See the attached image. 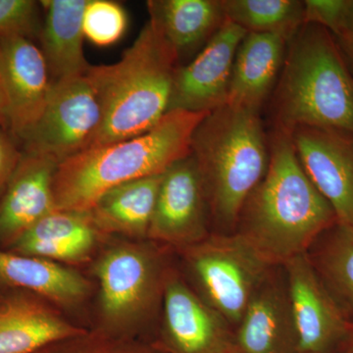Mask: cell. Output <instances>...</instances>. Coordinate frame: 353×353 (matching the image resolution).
<instances>
[{
    "instance_id": "21",
    "label": "cell",
    "mask_w": 353,
    "mask_h": 353,
    "mask_svg": "<svg viewBox=\"0 0 353 353\" xmlns=\"http://www.w3.org/2000/svg\"><path fill=\"white\" fill-rule=\"evenodd\" d=\"M88 0H44L39 29L41 50L52 82L87 73L92 65L83 53V17Z\"/></svg>"
},
{
    "instance_id": "33",
    "label": "cell",
    "mask_w": 353,
    "mask_h": 353,
    "mask_svg": "<svg viewBox=\"0 0 353 353\" xmlns=\"http://www.w3.org/2000/svg\"><path fill=\"white\" fill-rule=\"evenodd\" d=\"M343 352L353 353V331L352 336H350V341H348L347 347H345V350L341 353Z\"/></svg>"
},
{
    "instance_id": "18",
    "label": "cell",
    "mask_w": 353,
    "mask_h": 353,
    "mask_svg": "<svg viewBox=\"0 0 353 353\" xmlns=\"http://www.w3.org/2000/svg\"><path fill=\"white\" fill-rule=\"evenodd\" d=\"M106 238L88 212L57 209L28 230L8 250L72 267L94 260Z\"/></svg>"
},
{
    "instance_id": "5",
    "label": "cell",
    "mask_w": 353,
    "mask_h": 353,
    "mask_svg": "<svg viewBox=\"0 0 353 353\" xmlns=\"http://www.w3.org/2000/svg\"><path fill=\"white\" fill-rule=\"evenodd\" d=\"M210 218L233 230L246 199L269 165V143L259 111L226 103L208 113L192 137Z\"/></svg>"
},
{
    "instance_id": "9",
    "label": "cell",
    "mask_w": 353,
    "mask_h": 353,
    "mask_svg": "<svg viewBox=\"0 0 353 353\" xmlns=\"http://www.w3.org/2000/svg\"><path fill=\"white\" fill-rule=\"evenodd\" d=\"M294 317L299 353H341L353 331V320L325 287L307 253L282 265Z\"/></svg>"
},
{
    "instance_id": "35",
    "label": "cell",
    "mask_w": 353,
    "mask_h": 353,
    "mask_svg": "<svg viewBox=\"0 0 353 353\" xmlns=\"http://www.w3.org/2000/svg\"><path fill=\"white\" fill-rule=\"evenodd\" d=\"M0 126H1V125H0Z\"/></svg>"
},
{
    "instance_id": "15",
    "label": "cell",
    "mask_w": 353,
    "mask_h": 353,
    "mask_svg": "<svg viewBox=\"0 0 353 353\" xmlns=\"http://www.w3.org/2000/svg\"><path fill=\"white\" fill-rule=\"evenodd\" d=\"M278 267L259 285L234 328V353H299L285 272L279 274Z\"/></svg>"
},
{
    "instance_id": "31",
    "label": "cell",
    "mask_w": 353,
    "mask_h": 353,
    "mask_svg": "<svg viewBox=\"0 0 353 353\" xmlns=\"http://www.w3.org/2000/svg\"><path fill=\"white\" fill-rule=\"evenodd\" d=\"M343 34H353V0H345L340 27H339L338 34L334 36H340Z\"/></svg>"
},
{
    "instance_id": "16",
    "label": "cell",
    "mask_w": 353,
    "mask_h": 353,
    "mask_svg": "<svg viewBox=\"0 0 353 353\" xmlns=\"http://www.w3.org/2000/svg\"><path fill=\"white\" fill-rule=\"evenodd\" d=\"M88 330L70 322L43 297L0 289V353H34Z\"/></svg>"
},
{
    "instance_id": "28",
    "label": "cell",
    "mask_w": 353,
    "mask_h": 353,
    "mask_svg": "<svg viewBox=\"0 0 353 353\" xmlns=\"http://www.w3.org/2000/svg\"><path fill=\"white\" fill-rule=\"evenodd\" d=\"M41 2L0 0V36L20 34L31 37L39 27Z\"/></svg>"
},
{
    "instance_id": "4",
    "label": "cell",
    "mask_w": 353,
    "mask_h": 353,
    "mask_svg": "<svg viewBox=\"0 0 353 353\" xmlns=\"http://www.w3.org/2000/svg\"><path fill=\"white\" fill-rule=\"evenodd\" d=\"M178 55L159 28L148 20L116 63L90 66L88 76L102 108L97 146L152 129L169 111Z\"/></svg>"
},
{
    "instance_id": "14",
    "label": "cell",
    "mask_w": 353,
    "mask_h": 353,
    "mask_svg": "<svg viewBox=\"0 0 353 353\" xmlns=\"http://www.w3.org/2000/svg\"><path fill=\"white\" fill-rule=\"evenodd\" d=\"M290 137L306 175L339 222L353 228V137L312 127L296 128Z\"/></svg>"
},
{
    "instance_id": "11",
    "label": "cell",
    "mask_w": 353,
    "mask_h": 353,
    "mask_svg": "<svg viewBox=\"0 0 353 353\" xmlns=\"http://www.w3.org/2000/svg\"><path fill=\"white\" fill-rule=\"evenodd\" d=\"M209 219L201 174L190 155L162 175L148 240L182 252L208 238Z\"/></svg>"
},
{
    "instance_id": "1",
    "label": "cell",
    "mask_w": 353,
    "mask_h": 353,
    "mask_svg": "<svg viewBox=\"0 0 353 353\" xmlns=\"http://www.w3.org/2000/svg\"><path fill=\"white\" fill-rule=\"evenodd\" d=\"M269 165L241 209L238 231L273 266L308 252L338 222L297 158L289 132L273 129Z\"/></svg>"
},
{
    "instance_id": "7",
    "label": "cell",
    "mask_w": 353,
    "mask_h": 353,
    "mask_svg": "<svg viewBox=\"0 0 353 353\" xmlns=\"http://www.w3.org/2000/svg\"><path fill=\"white\" fill-rule=\"evenodd\" d=\"M196 294L233 328L274 268L238 233L212 234L180 252Z\"/></svg>"
},
{
    "instance_id": "17",
    "label": "cell",
    "mask_w": 353,
    "mask_h": 353,
    "mask_svg": "<svg viewBox=\"0 0 353 353\" xmlns=\"http://www.w3.org/2000/svg\"><path fill=\"white\" fill-rule=\"evenodd\" d=\"M57 162L22 150V157L0 197V248L9 250L44 216L57 210L54 183Z\"/></svg>"
},
{
    "instance_id": "13",
    "label": "cell",
    "mask_w": 353,
    "mask_h": 353,
    "mask_svg": "<svg viewBox=\"0 0 353 353\" xmlns=\"http://www.w3.org/2000/svg\"><path fill=\"white\" fill-rule=\"evenodd\" d=\"M248 32L225 20L212 39L174 79L169 111L212 112L228 101L234 57Z\"/></svg>"
},
{
    "instance_id": "19",
    "label": "cell",
    "mask_w": 353,
    "mask_h": 353,
    "mask_svg": "<svg viewBox=\"0 0 353 353\" xmlns=\"http://www.w3.org/2000/svg\"><path fill=\"white\" fill-rule=\"evenodd\" d=\"M0 289L24 290L58 309L80 307L92 284L73 267L0 248Z\"/></svg>"
},
{
    "instance_id": "25",
    "label": "cell",
    "mask_w": 353,
    "mask_h": 353,
    "mask_svg": "<svg viewBox=\"0 0 353 353\" xmlns=\"http://www.w3.org/2000/svg\"><path fill=\"white\" fill-rule=\"evenodd\" d=\"M226 19L248 32L281 37L288 43L304 25V1L221 0Z\"/></svg>"
},
{
    "instance_id": "3",
    "label": "cell",
    "mask_w": 353,
    "mask_h": 353,
    "mask_svg": "<svg viewBox=\"0 0 353 353\" xmlns=\"http://www.w3.org/2000/svg\"><path fill=\"white\" fill-rule=\"evenodd\" d=\"M273 92L274 129L320 128L353 137V72L321 26L304 24L288 43Z\"/></svg>"
},
{
    "instance_id": "26",
    "label": "cell",
    "mask_w": 353,
    "mask_h": 353,
    "mask_svg": "<svg viewBox=\"0 0 353 353\" xmlns=\"http://www.w3.org/2000/svg\"><path fill=\"white\" fill-rule=\"evenodd\" d=\"M124 7L111 0H88L83 17L85 39L99 48L119 41L127 31Z\"/></svg>"
},
{
    "instance_id": "10",
    "label": "cell",
    "mask_w": 353,
    "mask_h": 353,
    "mask_svg": "<svg viewBox=\"0 0 353 353\" xmlns=\"http://www.w3.org/2000/svg\"><path fill=\"white\" fill-rule=\"evenodd\" d=\"M51 85L43 52L30 37L0 36V125L18 143L43 113Z\"/></svg>"
},
{
    "instance_id": "2",
    "label": "cell",
    "mask_w": 353,
    "mask_h": 353,
    "mask_svg": "<svg viewBox=\"0 0 353 353\" xmlns=\"http://www.w3.org/2000/svg\"><path fill=\"white\" fill-rule=\"evenodd\" d=\"M208 113L168 111L143 134L92 146L65 160L58 165L53 183L57 209L88 212L109 190L165 173L190 157L192 137Z\"/></svg>"
},
{
    "instance_id": "20",
    "label": "cell",
    "mask_w": 353,
    "mask_h": 353,
    "mask_svg": "<svg viewBox=\"0 0 353 353\" xmlns=\"http://www.w3.org/2000/svg\"><path fill=\"white\" fill-rule=\"evenodd\" d=\"M288 43L274 34L248 32L234 57L227 103L260 112L277 85Z\"/></svg>"
},
{
    "instance_id": "24",
    "label": "cell",
    "mask_w": 353,
    "mask_h": 353,
    "mask_svg": "<svg viewBox=\"0 0 353 353\" xmlns=\"http://www.w3.org/2000/svg\"><path fill=\"white\" fill-rule=\"evenodd\" d=\"M306 253L334 301L353 320V228L338 221Z\"/></svg>"
},
{
    "instance_id": "12",
    "label": "cell",
    "mask_w": 353,
    "mask_h": 353,
    "mask_svg": "<svg viewBox=\"0 0 353 353\" xmlns=\"http://www.w3.org/2000/svg\"><path fill=\"white\" fill-rule=\"evenodd\" d=\"M161 309L157 343L167 353H234L233 327L171 267Z\"/></svg>"
},
{
    "instance_id": "30",
    "label": "cell",
    "mask_w": 353,
    "mask_h": 353,
    "mask_svg": "<svg viewBox=\"0 0 353 353\" xmlns=\"http://www.w3.org/2000/svg\"><path fill=\"white\" fill-rule=\"evenodd\" d=\"M22 150L9 132L0 126V197L17 168Z\"/></svg>"
},
{
    "instance_id": "23",
    "label": "cell",
    "mask_w": 353,
    "mask_h": 353,
    "mask_svg": "<svg viewBox=\"0 0 353 353\" xmlns=\"http://www.w3.org/2000/svg\"><path fill=\"white\" fill-rule=\"evenodd\" d=\"M146 6L179 60L199 53L226 20L221 0H150Z\"/></svg>"
},
{
    "instance_id": "22",
    "label": "cell",
    "mask_w": 353,
    "mask_h": 353,
    "mask_svg": "<svg viewBox=\"0 0 353 353\" xmlns=\"http://www.w3.org/2000/svg\"><path fill=\"white\" fill-rule=\"evenodd\" d=\"M162 175L148 176L109 190L88 214L103 236L148 240Z\"/></svg>"
},
{
    "instance_id": "27",
    "label": "cell",
    "mask_w": 353,
    "mask_h": 353,
    "mask_svg": "<svg viewBox=\"0 0 353 353\" xmlns=\"http://www.w3.org/2000/svg\"><path fill=\"white\" fill-rule=\"evenodd\" d=\"M34 353H167L157 343L118 339L88 329L85 334L57 341Z\"/></svg>"
},
{
    "instance_id": "8",
    "label": "cell",
    "mask_w": 353,
    "mask_h": 353,
    "mask_svg": "<svg viewBox=\"0 0 353 353\" xmlns=\"http://www.w3.org/2000/svg\"><path fill=\"white\" fill-rule=\"evenodd\" d=\"M102 118L101 101L88 72L52 82L43 113L20 141L21 150L59 165L94 145Z\"/></svg>"
},
{
    "instance_id": "6",
    "label": "cell",
    "mask_w": 353,
    "mask_h": 353,
    "mask_svg": "<svg viewBox=\"0 0 353 353\" xmlns=\"http://www.w3.org/2000/svg\"><path fill=\"white\" fill-rule=\"evenodd\" d=\"M92 260L97 283L94 331L118 339L137 334L161 307L169 268L162 246L118 238Z\"/></svg>"
},
{
    "instance_id": "32",
    "label": "cell",
    "mask_w": 353,
    "mask_h": 353,
    "mask_svg": "<svg viewBox=\"0 0 353 353\" xmlns=\"http://www.w3.org/2000/svg\"><path fill=\"white\" fill-rule=\"evenodd\" d=\"M338 43L339 48L345 57V61L353 72V34H343L340 36H334Z\"/></svg>"
},
{
    "instance_id": "34",
    "label": "cell",
    "mask_w": 353,
    "mask_h": 353,
    "mask_svg": "<svg viewBox=\"0 0 353 353\" xmlns=\"http://www.w3.org/2000/svg\"><path fill=\"white\" fill-rule=\"evenodd\" d=\"M343 353H347V352H343Z\"/></svg>"
},
{
    "instance_id": "29",
    "label": "cell",
    "mask_w": 353,
    "mask_h": 353,
    "mask_svg": "<svg viewBox=\"0 0 353 353\" xmlns=\"http://www.w3.org/2000/svg\"><path fill=\"white\" fill-rule=\"evenodd\" d=\"M345 0H305L304 24L321 26L332 34H338Z\"/></svg>"
}]
</instances>
